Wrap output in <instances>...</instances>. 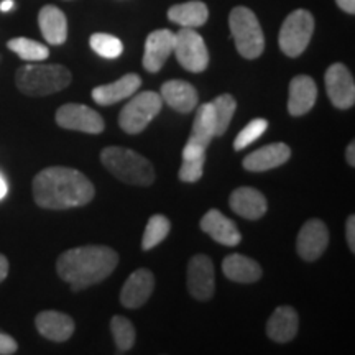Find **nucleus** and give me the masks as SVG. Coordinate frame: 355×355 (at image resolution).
I'll return each instance as SVG.
<instances>
[{
  "mask_svg": "<svg viewBox=\"0 0 355 355\" xmlns=\"http://www.w3.org/2000/svg\"><path fill=\"white\" fill-rule=\"evenodd\" d=\"M32 189L35 202L51 211L86 206L96 196L91 180L81 171L66 166L44 168L33 178Z\"/></svg>",
  "mask_w": 355,
  "mask_h": 355,
  "instance_id": "1",
  "label": "nucleus"
},
{
  "mask_svg": "<svg viewBox=\"0 0 355 355\" xmlns=\"http://www.w3.org/2000/svg\"><path fill=\"white\" fill-rule=\"evenodd\" d=\"M119 265V254L110 247L86 245L66 250L58 257L56 272L69 283L71 290L81 291L97 285Z\"/></svg>",
  "mask_w": 355,
  "mask_h": 355,
  "instance_id": "2",
  "label": "nucleus"
},
{
  "mask_svg": "<svg viewBox=\"0 0 355 355\" xmlns=\"http://www.w3.org/2000/svg\"><path fill=\"white\" fill-rule=\"evenodd\" d=\"M71 71L63 64L28 63L15 73L19 91L30 97H43L63 91L71 84Z\"/></svg>",
  "mask_w": 355,
  "mask_h": 355,
  "instance_id": "3",
  "label": "nucleus"
},
{
  "mask_svg": "<svg viewBox=\"0 0 355 355\" xmlns=\"http://www.w3.org/2000/svg\"><path fill=\"white\" fill-rule=\"evenodd\" d=\"M101 162L122 183L150 186L155 181V170L150 159L123 146H107L102 150Z\"/></svg>",
  "mask_w": 355,
  "mask_h": 355,
  "instance_id": "4",
  "label": "nucleus"
},
{
  "mask_svg": "<svg viewBox=\"0 0 355 355\" xmlns=\"http://www.w3.org/2000/svg\"><path fill=\"white\" fill-rule=\"evenodd\" d=\"M229 28L237 51L245 60H257L265 50V35L250 8L235 7L229 15Z\"/></svg>",
  "mask_w": 355,
  "mask_h": 355,
  "instance_id": "5",
  "label": "nucleus"
},
{
  "mask_svg": "<svg viewBox=\"0 0 355 355\" xmlns=\"http://www.w3.org/2000/svg\"><path fill=\"white\" fill-rule=\"evenodd\" d=\"M162 107L163 99L157 92L144 91L137 96L133 94L119 115V125L125 133L137 135L144 132L148 123L162 112Z\"/></svg>",
  "mask_w": 355,
  "mask_h": 355,
  "instance_id": "6",
  "label": "nucleus"
},
{
  "mask_svg": "<svg viewBox=\"0 0 355 355\" xmlns=\"http://www.w3.org/2000/svg\"><path fill=\"white\" fill-rule=\"evenodd\" d=\"M314 32V19L308 10L298 8L291 12L279 28V50L290 58H298L304 53Z\"/></svg>",
  "mask_w": 355,
  "mask_h": 355,
  "instance_id": "7",
  "label": "nucleus"
},
{
  "mask_svg": "<svg viewBox=\"0 0 355 355\" xmlns=\"http://www.w3.org/2000/svg\"><path fill=\"white\" fill-rule=\"evenodd\" d=\"M178 63L191 73H202L209 64V53L201 35L194 28H183L175 33V48Z\"/></svg>",
  "mask_w": 355,
  "mask_h": 355,
  "instance_id": "8",
  "label": "nucleus"
},
{
  "mask_svg": "<svg viewBox=\"0 0 355 355\" xmlns=\"http://www.w3.org/2000/svg\"><path fill=\"white\" fill-rule=\"evenodd\" d=\"M55 121L61 128L66 130H76L84 133H97L104 132L105 123L104 119L94 109L87 107L83 104H64L56 110Z\"/></svg>",
  "mask_w": 355,
  "mask_h": 355,
  "instance_id": "9",
  "label": "nucleus"
},
{
  "mask_svg": "<svg viewBox=\"0 0 355 355\" xmlns=\"http://www.w3.org/2000/svg\"><path fill=\"white\" fill-rule=\"evenodd\" d=\"M188 291L194 300L209 301L216 291L214 263L207 255H194L188 263Z\"/></svg>",
  "mask_w": 355,
  "mask_h": 355,
  "instance_id": "10",
  "label": "nucleus"
},
{
  "mask_svg": "<svg viewBox=\"0 0 355 355\" xmlns=\"http://www.w3.org/2000/svg\"><path fill=\"white\" fill-rule=\"evenodd\" d=\"M326 92L332 105L340 110L354 107L355 104V83L347 66L336 63L326 71Z\"/></svg>",
  "mask_w": 355,
  "mask_h": 355,
  "instance_id": "11",
  "label": "nucleus"
},
{
  "mask_svg": "<svg viewBox=\"0 0 355 355\" xmlns=\"http://www.w3.org/2000/svg\"><path fill=\"white\" fill-rule=\"evenodd\" d=\"M329 243L327 225L319 219H309L301 227L296 239V250L304 261H314L326 252Z\"/></svg>",
  "mask_w": 355,
  "mask_h": 355,
  "instance_id": "12",
  "label": "nucleus"
},
{
  "mask_svg": "<svg viewBox=\"0 0 355 355\" xmlns=\"http://www.w3.org/2000/svg\"><path fill=\"white\" fill-rule=\"evenodd\" d=\"M155 290V277L150 270H135L127 282L123 283L121 291V303L128 309H139L150 300Z\"/></svg>",
  "mask_w": 355,
  "mask_h": 355,
  "instance_id": "13",
  "label": "nucleus"
},
{
  "mask_svg": "<svg viewBox=\"0 0 355 355\" xmlns=\"http://www.w3.org/2000/svg\"><path fill=\"white\" fill-rule=\"evenodd\" d=\"M175 48V33L171 30H155L145 42L144 68L148 73H158L171 56Z\"/></svg>",
  "mask_w": 355,
  "mask_h": 355,
  "instance_id": "14",
  "label": "nucleus"
},
{
  "mask_svg": "<svg viewBox=\"0 0 355 355\" xmlns=\"http://www.w3.org/2000/svg\"><path fill=\"white\" fill-rule=\"evenodd\" d=\"M201 229L212 241L225 247H235L242 241V234L237 224L229 217H225L220 211L211 209L202 216Z\"/></svg>",
  "mask_w": 355,
  "mask_h": 355,
  "instance_id": "15",
  "label": "nucleus"
},
{
  "mask_svg": "<svg viewBox=\"0 0 355 355\" xmlns=\"http://www.w3.org/2000/svg\"><path fill=\"white\" fill-rule=\"evenodd\" d=\"M291 158V148L286 144L265 145L243 158L242 165L247 171L261 173L285 165Z\"/></svg>",
  "mask_w": 355,
  "mask_h": 355,
  "instance_id": "16",
  "label": "nucleus"
},
{
  "mask_svg": "<svg viewBox=\"0 0 355 355\" xmlns=\"http://www.w3.org/2000/svg\"><path fill=\"white\" fill-rule=\"evenodd\" d=\"M35 326L40 336L53 343H66L76 329L73 318L60 311H42L35 318Z\"/></svg>",
  "mask_w": 355,
  "mask_h": 355,
  "instance_id": "17",
  "label": "nucleus"
},
{
  "mask_svg": "<svg viewBox=\"0 0 355 355\" xmlns=\"http://www.w3.org/2000/svg\"><path fill=\"white\" fill-rule=\"evenodd\" d=\"M318 99V86L313 78L301 74L291 79L290 96H288V112L293 117L308 114Z\"/></svg>",
  "mask_w": 355,
  "mask_h": 355,
  "instance_id": "18",
  "label": "nucleus"
},
{
  "mask_svg": "<svg viewBox=\"0 0 355 355\" xmlns=\"http://www.w3.org/2000/svg\"><path fill=\"white\" fill-rule=\"evenodd\" d=\"M229 204L230 209L235 214L250 220H257L260 217H263L266 209H268V202H266V198L263 194L259 189L248 188V186L232 191V194L229 198Z\"/></svg>",
  "mask_w": 355,
  "mask_h": 355,
  "instance_id": "19",
  "label": "nucleus"
},
{
  "mask_svg": "<svg viewBox=\"0 0 355 355\" xmlns=\"http://www.w3.org/2000/svg\"><path fill=\"white\" fill-rule=\"evenodd\" d=\"M141 84L139 74L128 73L115 83L104 84V86H97L92 89V99L99 105H112L117 104L123 99H128L133 94H137Z\"/></svg>",
  "mask_w": 355,
  "mask_h": 355,
  "instance_id": "20",
  "label": "nucleus"
},
{
  "mask_svg": "<svg viewBox=\"0 0 355 355\" xmlns=\"http://www.w3.org/2000/svg\"><path fill=\"white\" fill-rule=\"evenodd\" d=\"M163 102H166L171 109L178 110L181 114H188L191 110L196 109L199 94L193 84L181 81V79H171L162 86Z\"/></svg>",
  "mask_w": 355,
  "mask_h": 355,
  "instance_id": "21",
  "label": "nucleus"
},
{
  "mask_svg": "<svg viewBox=\"0 0 355 355\" xmlns=\"http://www.w3.org/2000/svg\"><path fill=\"white\" fill-rule=\"evenodd\" d=\"M298 313L291 306H278L266 322V334L278 344L290 343L298 334Z\"/></svg>",
  "mask_w": 355,
  "mask_h": 355,
  "instance_id": "22",
  "label": "nucleus"
},
{
  "mask_svg": "<svg viewBox=\"0 0 355 355\" xmlns=\"http://www.w3.org/2000/svg\"><path fill=\"white\" fill-rule=\"evenodd\" d=\"M38 25L43 38L50 44H63L68 40V19L55 6H44L38 13Z\"/></svg>",
  "mask_w": 355,
  "mask_h": 355,
  "instance_id": "23",
  "label": "nucleus"
},
{
  "mask_svg": "<svg viewBox=\"0 0 355 355\" xmlns=\"http://www.w3.org/2000/svg\"><path fill=\"white\" fill-rule=\"evenodd\" d=\"M222 272L225 278L235 283H255L261 278V266L245 255L232 254L222 261Z\"/></svg>",
  "mask_w": 355,
  "mask_h": 355,
  "instance_id": "24",
  "label": "nucleus"
},
{
  "mask_svg": "<svg viewBox=\"0 0 355 355\" xmlns=\"http://www.w3.org/2000/svg\"><path fill=\"white\" fill-rule=\"evenodd\" d=\"M168 19L173 24L183 26V28H199L209 19V10L204 2L191 0V2L176 3L168 10Z\"/></svg>",
  "mask_w": 355,
  "mask_h": 355,
  "instance_id": "25",
  "label": "nucleus"
},
{
  "mask_svg": "<svg viewBox=\"0 0 355 355\" xmlns=\"http://www.w3.org/2000/svg\"><path fill=\"white\" fill-rule=\"evenodd\" d=\"M204 163H206V148L188 140L183 148V163L178 176L184 183H196L202 176Z\"/></svg>",
  "mask_w": 355,
  "mask_h": 355,
  "instance_id": "26",
  "label": "nucleus"
},
{
  "mask_svg": "<svg viewBox=\"0 0 355 355\" xmlns=\"http://www.w3.org/2000/svg\"><path fill=\"white\" fill-rule=\"evenodd\" d=\"M216 137V119H214V109H212L211 102L199 105L196 117H194L193 130H191L189 141L193 144L201 145L207 148L212 139Z\"/></svg>",
  "mask_w": 355,
  "mask_h": 355,
  "instance_id": "27",
  "label": "nucleus"
},
{
  "mask_svg": "<svg viewBox=\"0 0 355 355\" xmlns=\"http://www.w3.org/2000/svg\"><path fill=\"white\" fill-rule=\"evenodd\" d=\"M8 50H12L13 53H17L21 60L28 61V63H38V61L46 60L50 56V50L48 46H44L43 43L35 42V40L30 38H12L10 42L7 43Z\"/></svg>",
  "mask_w": 355,
  "mask_h": 355,
  "instance_id": "28",
  "label": "nucleus"
},
{
  "mask_svg": "<svg viewBox=\"0 0 355 355\" xmlns=\"http://www.w3.org/2000/svg\"><path fill=\"white\" fill-rule=\"evenodd\" d=\"M171 224L168 220V217L162 214H155L146 222V227L144 232V237H141V248L144 250H152L162 243L170 234Z\"/></svg>",
  "mask_w": 355,
  "mask_h": 355,
  "instance_id": "29",
  "label": "nucleus"
},
{
  "mask_svg": "<svg viewBox=\"0 0 355 355\" xmlns=\"http://www.w3.org/2000/svg\"><path fill=\"white\" fill-rule=\"evenodd\" d=\"M212 109H214V119H216V137H222L230 125L235 109H237V102H235L234 96L222 94L217 96L214 101H211Z\"/></svg>",
  "mask_w": 355,
  "mask_h": 355,
  "instance_id": "30",
  "label": "nucleus"
},
{
  "mask_svg": "<svg viewBox=\"0 0 355 355\" xmlns=\"http://www.w3.org/2000/svg\"><path fill=\"white\" fill-rule=\"evenodd\" d=\"M110 332H112L119 352H128L135 344V327H133L130 319L114 316L110 319Z\"/></svg>",
  "mask_w": 355,
  "mask_h": 355,
  "instance_id": "31",
  "label": "nucleus"
},
{
  "mask_svg": "<svg viewBox=\"0 0 355 355\" xmlns=\"http://www.w3.org/2000/svg\"><path fill=\"white\" fill-rule=\"evenodd\" d=\"M89 44L97 55L107 60H115L122 55L123 44L121 40L109 33H94L89 38Z\"/></svg>",
  "mask_w": 355,
  "mask_h": 355,
  "instance_id": "32",
  "label": "nucleus"
},
{
  "mask_svg": "<svg viewBox=\"0 0 355 355\" xmlns=\"http://www.w3.org/2000/svg\"><path fill=\"white\" fill-rule=\"evenodd\" d=\"M266 128H268V122L265 119H254L252 122H248L245 127L239 132V135L234 140V150L241 152V150L247 148L248 145L254 144L255 140H259L263 135Z\"/></svg>",
  "mask_w": 355,
  "mask_h": 355,
  "instance_id": "33",
  "label": "nucleus"
},
{
  "mask_svg": "<svg viewBox=\"0 0 355 355\" xmlns=\"http://www.w3.org/2000/svg\"><path fill=\"white\" fill-rule=\"evenodd\" d=\"M19 350V344L12 336L0 332V355H12Z\"/></svg>",
  "mask_w": 355,
  "mask_h": 355,
  "instance_id": "34",
  "label": "nucleus"
},
{
  "mask_svg": "<svg viewBox=\"0 0 355 355\" xmlns=\"http://www.w3.org/2000/svg\"><path fill=\"white\" fill-rule=\"evenodd\" d=\"M345 239H347L350 252H355V216H349L345 222Z\"/></svg>",
  "mask_w": 355,
  "mask_h": 355,
  "instance_id": "35",
  "label": "nucleus"
},
{
  "mask_svg": "<svg viewBox=\"0 0 355 355\" xmlns=\"http://www.w3.org/2000/svg\"><path fill=\"white\" fill-rule=\"evenodd\" d=\"M336 3L345 13H350V15L355 13V0H336Z\"/></svg>",
  "mask_w": 355,
  "mask_h": 355,
  "instance_id": "36",
  "label": "nucleus"
},
{
  "mask_svg": "<svg viewBox=\"0 0 355 355\" xmlns=\"http://www.w3.org/2000/svg\"><path fill=\"white\" fill-rule=\"evenodd\" d=\"M8 275V260L6 255L0 254V283L7 278Z\"/></svg>",
  "mask_w": 355,
  "mask_h": 355,
  "instance_id": "37",
  "label": "nucleus"
},
{
  "mask_svg": "<svg viewBox=\"0 0 355 355\" xmlns=\"http://www.w3.org/2000/svg\"><path fill=\"white\" fill-rule=\"evenodd\" d=\"M345 159L350 166H355V141H350L347 150H345Z\"/></svg>",
  "mask_w": 355,
  "mask_h": 355,
  "instance_id": "38",
  "label": "nucleus"
},
{
  "mask_svg": "<svg viewBox=\"0 0 355 355\" xmlns=\"http://www.w3.org/2000/svg\"><path fill=\"white\" fill-rule=\"evenodd\" d=\"M13 8V0H3L2 3H0V10L2 12H8Z\"/></svg>",
  "mask_w": 355,
  "mask_h": 355,
  "instance_id": "39",
  "label": "nucleus"
},
{
  "mask_svg": "<svg viewBox=\"0 0 355 355\" xmlns=\"http://www.w3.org/2000/svg\"><path fill=\"white\" fill-rule=\"evenodd\" d=\"M6 194H7V183H6V180L0 176V199L6 198Z\"/></svg>",
  "mask_w": 355,
  "mask_h": 355,
  "instance_id": "40",
  "label": "nucleus"
}]
</instances>
